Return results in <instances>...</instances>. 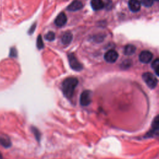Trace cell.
<instances>
[{"instance_id": "obj_3", "label": "cell", "mask_w": 159, "mask_h": 159, "mask_svg": "<svg viewBox=\"0 0 159 159\" xmlns=\"http://www.w3.org/2000/svg\"><path fill=\"white\" fill-rule=\"evenodd\" d=\"M68 59L69 61V64L70 67L77 72L81 71L83 69V65L77 60L76 57L73 54H70L68 56Z\"/></svg>"}, {"instance_id": "obj_11", "label": "cell", "mask_w": 159, "mask_h": 159, "mask_svg": "<svg viewBox=\"0 0 159 159\" xmlns=\"http://www.w3.org/2000/svg\"><path fill=\"white\" fill-rule=\"evenodd\" d=\"M91 6L93 10L98 11L104 7V3L102 0H91Z\"/></svg>"}, {"instance_id": "obj_2", "label": "cell", "mask_w": 159, "mask_h": 159, "mask_svg": "<svg viewBox=\"0 0 159 159\" xmlns=\"http://www.w3.org/2000/svg\"><path fill=\"white\" fill-rule=\"evenodd\" d=\"M142 79L146 85L151 89L155 88L158 84V80L155 76L150 72H145L142 75Z\"/></svg>"}, {"instance_id": "obj_9", "label": "cell", "mask_w": 159, "mask_h": 159, "mask_svg": "<svg viewBox=\"0 0 159 159\" xmlns=\"http://www.w3.org/2000/svg\"><path fill=\"white\" fill-rule=\"evenodd\" d=\"M129 8L130 10L134 13L138 12L140 9V2L139 0H129Z\"/></svg>"}, {"instance_id": "obj_5", "label": "cell", "mask_w": 159, "mask_h": 159, "mask_svg": "<svg viewBox=\"0 0 159 159\" xmlns=\"http://www.w3.org/2000/svg\"><path fill=\"white\" fill-rule=\"evenodd\" d=\"M158 131H159V120L158 116H156L154 119L152 125V129L149 131L147 134L145 136L147 137H153L155 136H157L158 135Z\"/></svg>"}, {"instance_id": "obj_19", "label": "cell", "mask_w": 159, "mask_h": 159, "mask_svg": "<svg viewBox=\"0 0 159 159\" xmlns=\"http://www.w3.org/2000/svg\"><path fill=\"white\" fill-rule=\"evenodd\" d=\"M18 55L17 50L15 47H13L10 50V57H16Z\"/></svg>"}, {"instance_id": "obj_21", "label": "cell", "mask_w": 159, "mask_h": 159, "mask_svg": "<svg viewBox=\"0 0 159 159\" xmlns=\"http://www.w3.org/2000/svg\"><path fill=\"white\" fill-rule=\"evenodd\" d=\"M36 24H33V26L30 28V29H29V34H32L33 32H34V30H35V29H36Z\"/></svg>"}, {"instance_id": "obj_18", "label": "cell", "mask_w": 159, "mask_h": 159, "mask_svg": "<svg viewBox=\"0 0 159 159\" xmlns=\"http://www.w3.org/2000/svg\"><path fill=\"white\" fill-rule=\"evenodd\" d=\"M140 2L143 6H144L145 7L149 8L152 6V5L153 4L154 0H140Z\"/></svg>"}, {"instance_id": "obj_1", "label": "cell", "mask_w": 159, "mask_h": 159, "mask_svg": "<svg viewBox=\"0 0 159 159\" xmlns=\"http://www.w3.org/2000/svg\"><path fill=\"white\" fill-rule=\"evenodd\" d=\"M78 84V80L75 77H68L62 83V88L64 96L70 99L73 96L75 90Z\"/></svg>"}, {"instance_id": "obj_15", "label": "cell", "mask_w": 159, "mask_h": 159, "mask_svg": "<svg viewBox=\"0 0 159 159\" xmlns=\"http://www.w3.org/2000/svg\"><path fill=\"white\" fill-rule=\"evenodd\" d=\"M158 66H159V60L156 59L152 64V68L155 71V73L158 76Z\"/></svg>"}, {"instance_id": "obj_23", "label": "cell", "mask_w": 159, "mask_h": 159, "mask_svg": "<svg viewBox=\"0 0 159 159\" xmlns=\"http://www.w3.org/2000/svg\"><path fill=\"white\" fill-rule=\"evenodd\" d=\"M155 1H157V2H158V0H155Z\"/></svg>"}, {"instance_id": "obj_7", "label": "cell", "mask_w": 159, "mask_h": 159, "mask_svg": "<svg viewBox=\"0 0 159 159\" xmlns=\"http://www.w3.org/2000/svg\"><path fill=\"white\" fill-rule=\"evenodd\" d=\"M153 58V54L150 51L144 50L142 51L139 57V61L144 64H149Z\"/></svg>"}, {"instance_id": "obj_6", "label": "cell", "mask_w": 159, "mask_h": 159, "mask_svg": "<svg viewBox=\"0 0 159 159\" xmlns=\"http://www.w3.org/2000/svg\"><path fill=\"white\" fill-rule=\"evenodd\" d=\"M118 52L114 50H110L104 54V60L108 63H115L118 59Z\"/></svg>"}, {"instance_id": "obj_22", "label": "cell", "mask_w": 159, "mask_h": 159, "mask_svg": "<svg viewBox=\"0 0 159 159\" xmlns=\"http://www.w3.org/2000/svg\"><path fill=\"white\" fill-rule=\"evenodd\" d=\"M0 159H3V155L0 152Z\"/></svg>"}, {"instance_id": "obj_20", "label": "cell", "mask_w": 159, "mask_h": 159, "mask_svg": "<svg viewBox=\"0 0 159 159\" xmlns=\"http://www.w3.org/2000/svg\"><path fill=\"white\" fill-rule=\"evenodd\" d=\"M32 131H33V132L34 133V135H35L36 137L37 138V140H39V139H40V133H39V131H38L36 128H32Z\"/></svg>"}, {"instance_id": "obj_14", "label": "cell", "mask_w": 159, "mask_h": 159, "mask_svg": "<svg viewBox=\"0 0 159 159\" xmlns=\"http://www.w3.org/2000/svg\"><path fill=\"white\" fill-rule=\"evenodd\" d=\"M136 48L132 44H128L124 47V54L126 56H132L136 52Z\"/></svg>"}, {"instance_id": "obj_12", "label": "cell", "mask_w": 159, "mask_h": 159, "mask_svg": "<svg viewBox=\"0 0 159 159\" xmlns=\"http://www.w3.org/2000/svg\"><path fill=\"white\" fill-rule=\"evenodd\" d=\"M73 39V35L71 32H65L64 36H62V42L64 45H67L70 44Z\"/></svg>"}, {"instance_id": "obj_10", "label": "cell", "mask_w": 159, "mask_h": 159, "mask_svg": "<svg viewBox=\"0 0 159 159\" xmlns=\"http://www.w3.org/2000/svg\"><path fill=\"white\" fill-rule=\"evenodd\" d=\"M83 7V3L81 2L78 1V0H75L74 2H73L67 7V10L70 11H77L82 9Z\"/></svg>"}, {"instance_id": "obj_16", "label": "cell", "mask_w": 159, "mask_h": 159, "mask_svg": "<svg viewBox=\"0 0 159 159\" xmlns=\"http://www.w3.org/2000/svg\"><path fill=\"white\" fill-rule=\"evenodd\" d=\"M56 38V35L55 34L50 31V32H48L45 36V39L47 41H53Z\"/></svg>"}, {"instance_id": "obj_4", "label": "cell", "mask_w": 159, "mask_h": 159, "mask_svg": "<svg viewBox=\"0 0 159 159\" xmlns=\"http://www.w3.org/2000/svg\"><path fill=\"white\" fill-rule=\"evenodd\" d=\"M91 102V93L89 90L82 92L80 98V103L83 107H87Z\"/></svg>"}, {"instance_id": "obj_8", "label": "cell", "mask_w": 159, "mask_h": 159, "mask_svg": "<svg viewBox=\"0 0 159 159\" xmlns=\"http://www.w3.org/2000/svg\"><path fill=\"white\" fill-rule=\"evenodd\" d=\"M67 21V16L64 13H61L55 19V24L57 27L64 26Z\"/></svg>"}, {"instance_id": "obj_17", "label": "cell", "mask_w": 159, "mask_h": 159, "mask_svg": "<svg viewBox=\"0 0 159 159\" xmlns=\"http://www.w3.org/2000/svg\"><path fill=\"white\" fill-rule=\"evenodd\" d=\"M37 48L40 50L42 49L44 47V42L42 40V37L41 36V35H39L37 37Z\"/></svg>"}, {"instance_id": "obj_13", "label": "cell", "mask_w": 159, "mask_h": 159, "mask_svg": "<svg viewBox=\"0 0 159 159\" xmlns=\"http://www.w3.org/2000/svg\"><path fill=\"white\" fill-rule=\"evenodd\" d=\"M0 145L6 148L10 147L11 145L10 139L8 136L4 135L0 136Z\"/></svg>"}]
</instances>
